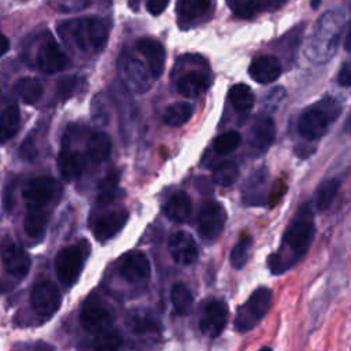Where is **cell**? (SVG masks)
<instances>
[{
  "label": "cell",
  "mask_w": 351,
  "mask_h": 351,
  "mask_svg": "<svg viewBox=\"0 0 351 351\" xmlns=\"http://www.w3.org/2000/svg\"><path fill=\"white\" fill-rule=\"evenodd\" d=\"M88 158L93 163L104 162L111 154V138L104 132H95L90 134L86 144Z\"/></svg>",
  "instance_id": "4316f807"
},
{
  "label": "cell",
  "mask_w": 351,
  "mask_h": 351,
  "mask_svg": "<svg viewBox=\"0 0 351 351\" xmlns=\"http://www.w3.org/2000/svg\"><path fill=\"white\" fill-rule=\"evenodd\" d=\"M240 141H241L240 133H237L234 130H229V132H225V133L219 134L214 140L213 147H214L217 154L225 155V154H229V152L234 151L239 147Z\"/></svg>",
  "instance_id": "ab89813d"
},
{
  "label": "cell",
  "mask_w": 351,
  "mask_h": 351,
  "mask_svg": "<svg viewBox=\"0 0 351 351\" xmlns=\"http://www.w3.org/2000/svg\"><path fill=\"white\" fill-rule=\"evenodd\" d=\"M58 166L62 177L66 181H73L78 178L85 167V156L78 151H71L69 147L63 145L58 156Z\"/></svg>",
  "instance_id": "ffe728a7"
},
{
  "label": "cell",
  "mask_w": 351,
  "mask_h": 351,
  "mask_svg": "<svg viewBox=\"0 0 351 351\" xmlns=\"http://www.w3.org/2000/svg\"><path fill=\"white\" fill-rule=\"evenodd\" d=\"M170 299H171V304L176 315L182 317L191 313L192 304H193V296L185 284L182 282L174 284L171 288Z\"/></svg>",
  "instance_id": "1f68e13d"
},
{
  "label": "cell",
  "mask_w": 351,
  "mask_h": 351,
  "mask_svg": "<svg viewBox=\"0 0 351 351\" xmlns=\"http://www.w3.org/2000/svg\"><path fill=\"white\" fill-rule=\"evenodd\" d=\"M229 318V310L228 304L223 300H210L202 311L199 328L200 332L207 337H217L222 333L223 328L228 324Z\"/></svg>",
  "instance_id": "8fae6325"
},
{
  "label": "cell",
  "mask_w": 351,
  "mask_h": 351,
  "mask_svg": "<svg viewBox=\"0 0 351 351\" xmlns=\"http://www.w3.org/2000/svg\"><path fill=\"white\" fill-rule=\"evenodd\" d=\"M276 138V125L270 117L259 118L250 133V143L251 145L259 151L265 152L267 148L274 143Z\"/></svg>",
  "instance_id": "44dd1931"
},
{
  "label": "cell",
  "mask_w": 351,
  "mask_h": 351,
  "mask_svg": "<svg viewBox=\"0 0 351 351\" xmlns=\"http://www.w3.org/2000/svg\"><path fill=\"white\" fill-rule=\"evenodd\" d=\"M118 271L119 276L130 284L143 282L151 273L149 261L141 251H129L119 259Z\"/></svg>",
  "instance_id": "5bb4252c"
},
{
  "label": "cell",
  "mask_w": 351,
  "mask_h": 351,
  "mask_svg": "<svg viewBox=\"0 0 351 351\" xmlns=\"http://www.w3.org/2000/svg\"><path fill=\"white\" fill-rule=\"evenodd\" d=\"M58 30L66 43L84 52L103 51L110 34L108 22L97 16H82L66 21L59 25Z\"/></svg>",
  "instance_id": "7a4b0ae2"
},
{
  "label": "cell",
  "mask_w": 351,
  "mask_h": 351,
  "mask_svg": "<svg viewBox=\"0 0 351 351\" xmlns=\"http://www.w3.org/2000/svg\"><path fill=\"white\" fill-rule=\"evenodd\" d=\"M60 184L48 176H41L30 180L22 192L27 210H48L60 196Z\"/></svg>",
  "instance_id": "52a82bcc"
},
{
  "label": "cell",
  "mask_w": 351,
  "mask_h": 351,
  "mask_svg": "<svg viewBox=\"0 0 351 351\" xmlns=\"http://www.w3.org/2000/svg\"><path fill=\"white\" fill-rule=\"evenodd\" d=\"M0 258L7 273L15 277H25L30 270V256L18 243L10 237L3 239L0 243Z\"/></svg>",
  "instance_id": "7c38bea8"
},
{
  "label": "cell",
  "mask_w": 351,
  "mask_h": 351,
  "mask_svg": "<svg viewBox=\"0 0 351 351\" xmlns=\"http://www.w3.org/2000/svg\"><path fill=\"white\" fill-rule=\"evenodd\" d=\"M229 7L234 15L244 19H250L259 12V10L262 8V1L261 0H230Z\"/></svg>",
  "instance_id": "60d3db41"
},
{
  "label": "cell",
  "mask_w": 351,
  "mask_h": 351,
  "mask_svg": "<svg viewBox=\"0 0 351 351\" xmlns=\"http://www.w3.org/2000/svg\"><path fill=\"white\" fill-rule=\"evenodd\" d=\"M315 234L314 214L308 203H303L289 221L280 248L267 259L271 274L280 276L298 265L308 252Z\"/></svg>",
  "instance_id": "6da1fadb"
},
{
  "label": "cell",
  "mask_w": 351,
  "mask_h": 351,
  "mask_svg": "<svg viewBox=\"0 0 351 351\" xmlns=\"http://www.w3.org/2000/svg\"><path fill=\"white\" fill-rule=\"evenodd\" d=\"M14 89L16 92V95L19 96V99L25 103V104H34L38 101V99L41 97L44 88L41 85V82L37 78L33 77H22L19 78L15 85Z\"/></svg>",
  "instance_id": "f546056e"
},
{
  "label": "cell",
  "mask_w": 351,
  "mask_h": 351,
  "mask_svg": "<svg viewBox=\"0 0 351 351\" xmlns=\"http://www.w3.org/2000/svg\"><path fill=\"white\" fill-rule=\"evenodd\" d=\"M229 96L233 107L240 112H247L254 107V101H255L254 92L245 84L233 85L230 88Z\"/></svg>",
  "instance_id": "836d02e7"
},
{
  "label": "cell",
  "mask_w": 351,
  "mask_h": 351,
  "mask_svg": "<svg viewBox=\"0 0 351 351\" xmlns=\"http://www.w3.org/2000/svg\"><path fill=\"white\" fill-rule=\"evenodd\" d=\"M119 173L117 170L108 171L99 182L97 186V202L100 204H108L114 200L118 189Z\"/></svg>",
  "instance_id": "d590c367"
},
{
  "label": "cell",
  "mask_w": 351,
  "mask_h": 351,
  "mask_svg": "<svg viewBox=\"0 0 351 351\" xmlns=\"http://www.w3.org/2000/svg\"><path fill=\"white\" fill-rule=\"evenodd\" d=\"M138 52L145 58L148 70L152 78H159L165 70L166 63V51L160 41L155 38H140L136 43Z\"/></svg>",
  "instance_id": "e0dca14e"
},
{
  "label": "cell",
  "mask_w": 351,
  "mask_h": 351,
  "mask_svg": "<svg viewBox=\"0 0 351 351\" xmlns=\"http://www.w3.org/2000/svg\"><path fill=\"white\" fill-rule=\"evenodd\" d=\"M211 0H177V15L180 22L186 25L196 23L211 12Z\"/></svg>",
  "instance_id": "7402d4cb"
},
{
  "label": "cell",
  "mask_w": 351,
  "mask_h": 351,
  "mask_svg": "<svg viewBox=\"0 0 351 351\" xmlns=\"http://www.w3.org/2000/svg\"><path fill=\"white\" fill-rule=\"evenodd\" d=\"M273 302V292L267 287H258L248 299L239 306L233 325L239 333L254 329L269 313Z\"/></svg>",
  "instance_id": "5b68a950"
},
{
  "label": "cell",
  "mask_w": 351,
  "mask_h": 351,
  "mask_svg": "<svg viewBox=\"0 0 351 351\" xmlns=\"http://www.w3.org/2000/svg\"><path fill=\"white\" fill-rule=\"evenodd\" d=\"M19 154L23 159L26 160H33L37 155V149H36V145L33 143V137L29 136L25 138V141L22 143L21 145V149H19Z\"/></svg>",
  "instance_id": "7bdbcfd3"
},
{
  "label": "cell",
  "mask_w": 351,
  "mask_h": 351,
  "mask_svg": "<svg viewBox=\"0 0 351 351\" xmlns=\"http://www.w3.org/2000/svg\"><path fill=\"white\" fill-rule=\"evenodd\" d=\"M239 177V167L234 162H222L213 171V180L219 186H230Z\"/></svg>",
  "instance_id": "74e56055"
},
{
  "label": "cell",
  "mask_w": 351,
  "mask_h": 351,
  "mask_svg": "<svg viewBox=\"0 0 351 351\" xmlns=\"http://www.w3.org/2000/svg\"><path fill=\"white\" fill-rule=\"evenodd\" d=\"M343 26L344 12L341 10H330L322 14L310 36L306 56L313 62H326L330 59L337 49Z\"/></svg>",
  "instance_id": "3957f363"
},
{
  "label": "cell",
  "mask_w": 351,
  "mask_h": 351,
  "mask_svg": "<svg viewBox=\"0 0 351 351\" xmlns=\"http://www.w3.org/2000/svg\"><path fill=\"white\" fill-rule=\"evenodd\" d=\"M252 245V237L248 233H243L234 247L230 251L229 261L233 269L240 270L245 266L248 256H250V248Z\"/></svg>",
  "instance_id": "e575fe53"
},
{
  "label": "cell",
  "mask_w": 351,
  "mask_h": 351,
  "mask_svg": "<svg viewBox=\"0 0 351 351\" xmlns=\"http://www.w3.org/2000/svg\"><path fill=\"white\" fill-rule=\"evenodd\" d=\"M169 251L171 258L180 265H192L199 258V248L192 237L185 230L174 232L169 239Z\"/></svg>",
  "instance_id": "2e32d148"
},
{
  "label": "cell",
  "mask_w": 351,
  "mask_h": 351,
  "mask_svg": "<svg viewBox=\"0 0 351 351\" xmlns=\"http://www.w3.org/2000/svg\"><path fill=\"white\" fill-rule=\"evenodd\" d=\"M89 252L90 245L86 240H80L58 252L55 258V271L63 285L73 287L78 281Z\"/></svg>",
  "instance_id": "8992f818"
},
{
  "label": "cell",
  "mask_w": 351,
  "mask_h": 351,
  "mask_svg": "<svg viewBox=\"0 0 351 351\" xmlns=\"http://www.w3.org/2000/svg\"><path fill=\"white\" fill-rule=\"evenodd\" d=\"M8 49H10V40L3 33H0V56L5 55Z\"/></svg>",
  "instance_id": "7dc6e473"
},
{
  "label": "cell",
  "mask_w": 351,
  "mask_h": 351,
  "mask_svg": "<svg viewBox=\"0 0 351 351\" xmlns=\"http://www.w3.org/2000/svg\"><path fill=\"white\" fill-rule=\"evenodd\" d=\"M191 197L185 192L174 193L165 204L166 217L174 222H185L191 215Z\"/></svg>",
  "instance_id": "d4e9b609"
},
{
  "label": "cell",
  "mask_w": 351,
  "mask_h": 351,
  "mask_svg": "<svg viewBox=\"0 0 351 351\" xmlns=\"http://www.w3.org/2000/svg\"><path fill=\"white\" fill-rule=\"evenodd\" d=\"M267 180V170L265 167H261L255 170L247 180L243 186V202L245 204H263V192H265V184Z\"/></svg>",
  "instance_id": "603a6c76"
},
{
  "label": "cell",
  "mask_w": 351,
  "mask_h": 351,
  "mask_svg": "<svg viewBox=\"0 0 351 351\" xmlns=\"http://www.w3.org/2000/svg\"><path fill=\"white\" fill-rule=\"evenodd\" d=\"M284 97H285V90H284V88L278 86V88H274V89H271V90L269 92L267 101H269L270 104H273V103L276 104V103H280Z\"/></svg>",
  "instance_id": "bcb514c9"
},
{
  "label": "cell",
  "mask_w": 351,
  "mask_h": 351,
  "mask_svg": "<svg viewBox=\"0 0 351 351\" xmlns=\"http://www.w3.org/2000/svg\"><path fill=\"white\" fill-rule=\"evenodd\" d=\"M49 217V210H27L23 221L26 234L32 239H41L47 230Z\"/></svg>",
  "instance_id": "83f0119b"
},
{
  "label": "cell",
  "mask_w": 351,
  "mask_h": 351,
  "mask_svg": "<svg viewBox=\"0 0 351 351\" xmlns=\"http://www.w3.org/2000/svg\"><path fill=\"white\" fill-rule=\"evenodd\" d=\"M129 213L126 210H112L97 218L93 225V236L97 241L112 239L128 222Z\"/></svg>",
  "instance_id": "ac0fdd59"
},
{
  "label": "cell",
  "mask_w": 351,
  "mask_h": 351,
  "mask_svg": "<svg viewBox=\"0 0 351 351\" xmlns=\"http://www.w3.org/2000/svg\"><path fill=\"white\" fill-rule=\"evenodd\" d=\"M90 114H92V121L99 125V126H106L110 121L111 111H110V101L107 96L103 93H97L92 99V106H90Z\"/></svg>",
  "instance_id": "f35d334b"
},
{
  "label": "cell",
  "mask_w": 351,
  "mask_h": 351,
  "mask_svg": "<svg viewBox=\"0 0 351 351\" xmlns=\"http://www.w3.org/2000/svg\"><path fill=\"white\" fill-rule=\"evenodd\" d=\"M80 324L86 332L97 335L111 328L112 315L104 306L89 300L80 311Z\"/></svg>",
  "instance_id": "9a60e30c"
},
{
  "label": "cell",
  "mask_w": 351,
  "mask_h": 351,
  "mask_svg": "<svg viewBox=\"0 0 351 351\" xmlns=\"http://www.w3.org/2000/svg\"><path fill=\"white\" fill-rule=\"evenodd\" d=\"M250 77L258 84L274 82L281 74V64L271 55H261L255 58L248 69Z\"/></svg>",
  "instance_id": "d6986e66"
},
{
  "label": "cell",
  "mask_w": 351,
  "mask_h": 351,
  "mask_svg": "<svg viewBox=\"0 0 351 351\" xmlns=\"http://www.w3.org/2000/svg\"><path fill=\"white\" fill-rule=\"evenodd\" d=\"M340 111L341 106L336 99L330 96L321 99L300 115L298 122L299 133L307 140L321 138Z\"/></svg>",
  "instance_id": "277c9868"
},
{
  "label": "cell",
  "mask_w": 351,
  "mask_h": 351,
  "mask_svg": "<svg viewBox=\"0 0 351 351\" xmlns=\"http://www.w3.org/2000/svg\"><path fill=\"white\" fill-rule=\"evenodd\" d=\"M119 75L125 86L134 93H144L152 85V75L136 58L123 55L119 59Z\"/></svg>",
  "instance_id": "9c48e42d"
},
{
  "label": "cell",
  "mask_w": 351,
  "mask_h": 351,
  "mask_svg": "<svg viewBox=\"0 0 351 351\" xmlns=\"http://www.w3.org/2000/svg\"><path fill=\"white\" fill-rule=\"evenodd\" d=\"M208 85V80L203 73L189 71L180 77L177 82V90L185 97H196L202 95Z\"/></svg>",
  "instance_id": "484cf974"
},
{
  "label": "cell",
  "mask_w": 351,
  "mask_h": 351,
  "mask_svg": "<svg viewBox=\"0 0 351 351\" xmlns=\"http://www.w3.org/2000/svg\"><path fill=\"white\" fill-rule=\"evenodd\" d=\"M259 351H271V348H270V347H263V348H261Z\"/></svg>",
  "instance_id": "681fc988"
},
{
  "label": "cell",
  "mask_w": 351,
  "mask_h": 351,
  "mask_svg": "<svg viewBox=\"0 0 351 351\" xmlns=\"http://www.w3.org/2000/svg\"><path fill=\"white\" fill-rule=\"evenodd\" d=\"M21 114L16 104H11L0 114V143L10 141L19 130Z\"/></svg>",
  "instance_id": "f1b7e54d"
},
{
  "label": "cell",
  "mask_w": 351,
  "mask_h": 351,
  "mask_svg": "<svg viewBox=\"0 0 351 351\" xmlns=\"http://www.w3.org/2000/svg\"><path fill=\"white\" fill-rule=\"evenodd\" d=\"M337 81H339V84L341 85V86H350V84H351V74H350V66H348V63H344L343 64V67H341V70H340V73H339V78H337Z\"/></svg>",
  "instance_id": "f6af8a7d"
},
{
  "label": "cell",
  "mask_w": 351,
  "mask_h": 351,
  "mask_svg": "<svg viewBox=\"0 0 351 351\" xmlns=\"http://www.w3.org/2000/svg\"><path fill=\"white\" fill-rule=\"evenodd\" d=\"M340 188V181L337 178H329L322 181L314 195V204L318 211H325L333 203Z\"/></svg>",
  "instance_id": "d6a6232c"
},
{
  "label": "cell",
  "mask_w": 351,
  "mask_h": 351,
  "mask_svg": "<svg viewBox=\"0 0 351 351\" xmlns=\"http://www.w3.org/2000/svg\"><path fill=\"white\" fill-rule=\"evenodd\" d=\"M193 114V106L186 101L169 104L163 111V121L169 126H181L186 123Z\"/></svg>",
  "instance_id": "4dcf8cb0"
},
{
  "label": "cell",
  "mask_w": 351,
  "mask_h": 351,
  "mask_svg": "<svg viewBox=\"0 0 351 351\" xmlns=\"http://www.w3.org/2000/svg\"><path fill=\"white\" fill-rule=\"evenodd\" d=\"M128 326L136 335H147L160 332L162 325L158 318L147 308H136L128 315Z\"/></svg>",
  "instance_id": "cb8c5ba5"
},
{
  "label": "cell",
  "mask_w": 351,
  "mask_h": 351,
  "mask_svg": "<svg viewBox=\"0 0 351 351\" xmlns=\"http://www.w3.org/2000/svg\"><path fill=\"white\" fill-rule=\"evenodd\" d=\"M225 223L226 211L223 206L217 202H213L202 208L197 219V230L202 239L213 241L222 233Z\"/></svg>",
  "instance_id": "4fadbf2b"
},
{
  "label": "cell",
  "mask_w": 351,
  "mask_h": 351,
  "mask_svg": "<svg viewBox=\"0 0 351 351\" xmlns=\"http://www.w3.org/2000/svg\"><path fill=\"white\" fill-rule=\"evenodd\" d=\"M62 295L59 288L49 280L38 281L30 292V304L41 318H51L60 307Z\"/></svg>",
  "instance_id": "ba28073f"
},
{
  "label": "cell",
  "mask_w": 351,
  "mask_h": 351,
  "mask_svg": "<svg viewBox=\"0 0 351 351\" xmlns=\"http://www.w3.org/2000/svg\"><path fill=\"white\" fill-rule=\"evenodd\" d=\"M319 1H321V0H311V7H313V8H317V5L319 4Z\"/></svg>",
  "instance_id": "c3c4849f"
},
{
  "label": "cell",
  "mask_w": 351,
  "mask_h": 351,
  "mask_svg": "<svg viewBox=\"0 0 351 351\" xmlns=\"http://www.w3.org/2000/svg\"><path fill=\"white\" fill-rule=\"evenodd\" d=\"M36 67L47 74H53L64 70L69 66L67 55L60 49L58 43L52 38L51 34H47L41 40L36 49L34 56Z\"/></svg>",
  "instance_id": "30bf717a"
},
{
  "label": "cell",
  "mask_w": 351,
  "mask_h": 351,
  "mask_svg": "<svg viewBox=\"0 0 351 351\" xmlns=\"http://www.w3.org/2000/svg\"><path fill=\"white\" fill-rule=\"evenodd\" d=\"M78 85V77L77 75H66L58 81L56 85V97L59 100H67L75 90Z\"/></svg>",
  "instance_id": "b9f144b4"
},
{
  "label": "cell",
  "mask_w": 351,
  "mask_h": 351,
  "mask_svg": "<svg viewBox=\"0 0 351 351\" xmlns=\"http://www.w3.org/2000/svg\"><path fill=\"white\" fill-rule=\"evenodd\" d=\"M278 3H284V1H287V0H277Z\"/></svg>",
  "instance_id": "f907efd6"
},
{
  "label": "cell",
  "mask_w": 351,
  "mask_h": 351,
  "mask_svg": "<svg viewBox=\"0 0 351 351\" xmlns=\"http://www.w3.org/2000/svg\"><path fill=\"white\" fill-rule=\"evenodd\" d=\"M122 346L121 335L112 328L95 335L92 341L93 351H118Z\"/></svg>",
  "instance_id": "8d00e7d4"
},
{
  "label": "cell",
  "mask_w": 351,
  "mask_h": 351,
  "mask_svg": "<svg viewBox=\"0 0 351 351\" xmlns=\"http://www.w3.org/2000/svg\"><path fill=\"white\" fill-rule=\"evenodd\" d=\"M169 1L170 0H147V11L151 14V15H160L165 10H166V7H167V4H169Z\"/></svg>",
  "instance_id": "ee69618b"
}]
</instances>
